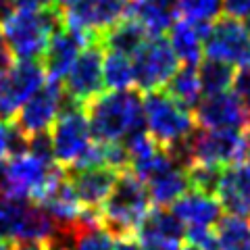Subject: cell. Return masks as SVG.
Wrapping results in <instances>:
<instances>
[{"mask_svg": "<svg viewBox=\"0 0 250 250\" xmlns=\"http://www.w3.org/2000/svg\"><path fill=\"white\" fill-rule=\"evenodd\" d=\"M13 65V54H11V48L6 44V38H4V31L0 27V71H4L6 67Z\"/></svg>", "mask_w": 250, "mask_h": 250, "instance_id": "36", "label": "cell"}, {"mask_svg": "<svg viewBox=\"0 0 250 250\" xmlns=\"http://www.w3.org/2000/svg\"><path fill=\"white\" fill-rule=\"evenodd\" d=\"M148 38H150L148 31L136 19L123 17L119 23H115L113 27H108L100 36V44L108 52H119V54L134 59V54L146 44Z\"/></svg>", "mask_w": 250, "mask_h": 250, "instance_id": "22", "label": "cell"}, {"mask_svg": "<svg viewBox=\"0 0 250 250\" xmlns=\"http://www.w3.org/2000/svg\"><path fill=\"white\" fill-rule=\"evenodd\" d=\"M27 140L23 138L11 121H0V165L9 159L11 154L25 150Z\"/></svg>", "mask_w": 250, "mask_h": 250, "instance_id": "30", "label": "cell"}, {"mask_svg": "<svg viewBox=\"0 0 250 250\" xmlns=\"http://www.w3.org/2000/svg\"><path fill=\"white\" fill-rule=\"evenodd\" d=\"M67 175L77 200L85 208H100L106 196L111 194L117 177H119V171H115L106 165H100V167L67 171Z\"/></svg>", "mask_w": 250, "mask_h": 250, "instance_id": "16", "label": "cell"}, {"mask_svg": "<svg viewBox=\"0 0 250 250\" xmlns=\"http://www.w3.org/2000/svg\"><path fill=\"white\" fill-rule=\"evenodd\" d=\"M210 25H200L188 19H175L169 29V44L177 61L188 67H198L205 57V38Z\"/></svg>", "mask_w": 250, "mask_h": 250, "instance_id": "19", "label": "cell"}, {"mask_svg": "<svg viewBox=\"0 0 250 250\" xmlns=\"http://www.w3.org/2000/svg\"><path fill=\"white\" fill-rule=\"evenodd\" d=\"M100 40V38H94L83 34L80 29L61 25L54 36L50 38L48 48H46L44 57H42V67L46 71V77L50 80H62L67 75L69 67L75 62V59L80 57V52L85 48L88 44Z\"/></svg>", "mask_w": 250, "mask_h": 250, "instance_id": "15", "label": "cell"}, {"mask_svg": "<svg viewBox=\"0 0 250 250\" xmlns=\"http://www.w3.org/2000/svg\"><path fill=\"white\" fill-rule=\"evenodd\" d=\"M148 210H150V196L144 182L129 169H125L119 173L111 194L100 207V223L111 236H136Z\"/></svg>", "mask_w": 250, "mask_h": 250, "instance_id": "2", "label": "cell"}, {"mask_svg": "<svg viewBox=\"0 0 250 250\" xmlns=\"http://www.w3.org/2000/svg\"><path fill=\"white\" fill-rule=\"evenodd\" d=\"M248 115H250V111H248Z\"/></svg>", "mask_w": 250, "mask_h": 250, "instance_id": "44", "label": "cell"}, {"mask_svg": "<svg viewBox=\"0 0 250 250\" xmlns=\"http://www.w3.org/2000/svg\"><path fill=\"white\" fill-rule=\"evenodd\" d=\"M198 77H200V88L205 96L229 92L233 77H236V67L215 59H205L198 65Z\"/></svg>", "mask_w": 250, "mask_h": 250, "instance_id": "24", "label": "cell"}, {"mask_svg": "<svg viewBox=\"0 0 250 250\" xmlns=\"http://www.w3.org/2000/svg\"><path fill=\"white\" fill-rule=\"evenodd\" d=\"M0 250H11V242H6L0 238Z\"/></svg>", "mask_w": 250, "mask_h": 250, "instance_id": "41", "label": "cell"}, {"mask_svg": "<svg viewBox=\"0 0 250 250\" xmlns=\"http://www.w3.org/2000/svg\"><path fill=\"white\" fill-rule=\"evenodd\" d=\"M207 59L228 62L238 69H250V31L242 21L223 17L210 23L205 38Z\"/></svg>", "mask_w": 250, "mask_h": 250, "instance_id": "12", "label": "cell"}, {"mask_svg": "<svg viewBox=\"0 0 250 250\" xmlns=\"http://www.w3.org/2000/svg\"><path fill=\"white\" fill-rule=\"evenodd\" d=\"M136 236L142 244H148V242H182L186 238V228L173 215V210L156 207L154 210H148V215L142 219Z\"/></svg>", "mask_w": 250, "mask_h": 250, "instance_id": "21", "label": "cell"}, {"mask_svg": "<svg viewBox=\"0 0 250 250\" xmlns=\"http://www.w3.org/2000/svg\"><path fill=\"white\" fill-rule=\"evenodd\" d=\"M223 13L231 19H250V0H223Z\"/></svg>", "mask_w": 250, "mask_h": 250, "instance_id": "32", "label": "cell"}, {"mask_svg": "<svg viewBox=\"0 0 250 250\" xmlns=\"http://www.w3.org/2000/svg\"><path fill=\"white\" fill-rule=\"evenodd\" d=\"M144 108V127L156 144L165 150L186 142L190 134L196 129L194 115L188 106L167 92H148L142 100Z\"/></svg>", "mask_w": 250, "mask_h": 250, "instance_id": "4", "label": "cell"}, {"mask_svg": "<svg viewBox=\"0 0 250 250\" xmlns=\"http://www.w3.org/2000/svg\"><path fill=\"white\" fill-rule=\"evenodd\" d=\"M242 163L250 167V129L244 131V150H242Z\"/></svg>", "mask_w": 250, "mask_h": 250, "instance_id": "39", "label": "cell"}, {"mask_svg": "<svg viewBox=\"0 0 250 250\" xmlns=\"http://www.w3.org/2000/svg\"><path fill=\"white\" fill-rule=\"evenodd\" d=\"M244 25L248 27V31H250V19H246V23H244Z\"/></svg>", "mask_w": 250, "mask_h": 250, "instance_id": "43", "label": "cell"}, {"mask_svg": "<svg viewBox=\"0 0 250 250\" xmlns=\"http://www.w3.org/2000/svg\"><path fill=\"white\" fill-rule=\"evenodd\" d=\"M219 250H250V219L228 215L215 225Z\"/></svg>", "mask_w": 250, "mask_h": 250, "instance_id": "23", "label": "cell"}, {"mask_svg": "<svg viewBox=\"0 0 250 250\" xmlns=\"http://www.w3.org/2000/svg\"><path fill=\"white\" fill-rule=\"evenodd\" d=\"M231 92L238 96V100L250 111V69H240L233 77Z\"/></svg>", "mask_w": 250, "mask_h": 250, "instance_id": "31", "label": "cell"}, {"mask_svg": "<svg viewBox=\"0 0 250 250\" xmlns=\"http://www.w3.org/2000/svg\"><path fill=\"white\" fill-rule=\"evenodd\" d=\"M92 140L100 144L123 142L131 131L144 127L142 98L131 90H113L98 94L85 104Z\"/></svg>", "mask_w": 250, "mask_h": 250, "instance_id": "1", "label": "cell"}, {"mask_svg": "<svg viewBox=\"0 0 250 250\" xmlns=\"http://www.w3.org/2000/svg\"><path fill=\"white\" fill-rule=\"evenodd\" d=\"M223 169L225 167L205 165V163H192V165L186 169L190 188H192V190H196V192H202V194L217 196V190H219V184H221Z\"/></svg>", "mask_w": 250, "mask_h": 250, "instance_id": "28", "label": "cell"}, {"mask_svg": "<svg viewBox=\"0 0 250 250\" xmlns=\"http://www.w3.org/2000/svg\"><path fill=\"white\" fill-rule=\"evenodd\" d=\"M173 215L184 223V228H215L217 221L221 219V202L217 196L202 192H186L182 198H177L173 205Z\"/></svg>", "mask_w": 250, "mask_h": 250, "instance_id": "18", "label": "cell"}, {"mask_svg": "<svg viewBox=\"0 0 250 250\" xmlns=\"http://www.w3.org/2000/svg\"><path fill=\"white\" fill-rule=\"evenodd\" d=\"M194 123L205 129H246L250 125L248 108L233 92L210 94L192 108Z\"/></svg>", "mask_w": 250, "mask_h": 250, "instance_id": "14", "label": "cell"}, {"mask_svg": "<svg viewBox=\"0 0 250 250\" xmlns=\"http://www.w3.org/2000/svg\"><path fill=\"white\" fill-rule=\"evenodd\" d=\"M192 163L215 167H231L242 163L244 131L242 129H194L188 138ZM190 163V165H192Z\"/></svg>", "mask_w": 250, "mask_h": 250, "instance_id": "10", "label": "cell"}, {"mask_svg": "<svg viewBox=\"0 0 250 250\" xmlns=\"http://www.w3.org/2000/svg\"><path fill=\"white\" fill-rule=\"evenodd\" d=\"M127 4L129 0H75L67 11L61 13L62 25L100 38L127 15Z\"/></svg>", "mask_w": 250, "mask_h": 250, "instance_id": "13", "label": "cell"}, {"mask_svg": "<svg viewBox=\"0 0 250 250\" xmlns=\"http://www.w3.org/2000/svg\"><path fill=\"white\" fill-rule=\"evenodd\" d=\"M73 2H75V0H54V6H57V9L62 13V11H67Z\"/></svg>", "mask_w": 250, "mask_h": 250, "instance_id": "40", "label": "cell"}, {"mask_svg": "<svg viewBox=\"0 0 250 250\" xmlns=\"http://www.w3.org/2000/svg\"><path fill=\"white\" fill-rule=\"evenodd\" d=\"M44 82L46 71L38 61H17L0 71V121H13Z\"/></svg>", "mask_w": 250, "mask_h": 250, "instance_id": "9", "label": "cell"}, {"mask_svg": "<svg viewBox=\"0 0 250 250\" xmlns=\"http://www.w3.org/2000/svg\"><path fill=\"white\" fill-rule=\"evenodd\" d=\"M13 11H42L54 6V0H9Z\"/></svg>", "mask_w": 250, "mask_h": 250, "instance_id": "34", "label": "cell"}, {"mask_svg": "<svg viewBox=\"0 0 250 250\" xmlns=\"http://www.w3.org/2000/svg\"><path fill=\"white\" fill-rule=\"evenodd\" d=\"M179 250H200V248H196V246H194V244H186L184 248H179Z\"/></svg>", "mask_w": 250, "mask_h": 250, "instance_id": "42", "label": "cell"}, {"mask_svg": "<svg viewBox=\"0 0 250 250\" xmlns=\"http://www.w3.org/2000/svg\"><path fill=\"white\" fill-rule=\"evenodd\" d=\"M104 88L111 90H129L136 83L134 75V59L119 52H108L104 59Z\"/></svg>", "mask_w": 250, "mask_h": 250, "instance_id": "26", "label": "cell"}, {"mask_svg": "<svg viewBox=\"0 0 250 250\" xmlns=\"http://www.w3.org/2000/svg\"><path fill=\"white\" fill-rule=\"evenodd\" d=\"M11 250H48V240H13Z\"/></svg>", "mask_w": 250, "mask_h": 250, "instance_id": "35", "label": "cell"}, {"mask_svg": "<svg viewBox=\"0 0 250 250\" xmlns=\"http://www.w3.org/2000/svg\"><path fill=\"white\" fill-rule=\"evenodd\" d=\"M179 69V61L167 38L152 36L134 54V75L136 85L142 92H156L165 88L169 80Z\"/></svg>", "mask_w": 250, "mask_h": 250, "instance_id": "11", "label": "cell"}, {"mask_svg": "<svg viewBox=\"0 0 250 250\" xmlns=\"http://www.w3.org/2000/svg\"><path fill=\"white\" fill-rule=\"evenodd\" d=\"M75 250H115L113 236L103 225L75 228Z\"/></svg>", "mask_w": 250, "mask_h": 250, "instance_id": "29", "label": "cell"}, {"mask_svg": "<svg viewBox=\"0 0 250 250\" xmlns=\"http://www.w3.org/2000/svg\"><path fill=\"white\" fill-rule=\"evenodd\" d=\"M62 25L57 6L42 11H15L2 23L11 54L19 61H40L54 31Z\"/></svg>", "mask_w": 250, "mask_h": 250, "instance_id": "3", "label": "cell"}, {"mask_svg": "<svg viewBox=\"0 0 250 250\" xmlns=\"http://www.w3.org/2000/svg\"><path fill=\"white\" fill-rule=\"evenodd\" d=\"M223 13V0H177V15L200 25H210Z\"/></svg>", "mask_w": 250, "mask_h": 250, "instance_id": "27", "label": "cell"}, {"mask_svg": "<svg viewBox=\"0 0 250 250\" xmlns=\"http://www.w3.org/2000/svg\"><path fill=\"white\" fill-rule=\"evenodd\" d=\"M104 48L100 40L88 44L80 52V57L75 59V62L69 67L67 75L62 77V90H65L67 100L71 103L85 106L103 94L104 88Z\"/></svg>", "mask_w": 250, "mask_h": 250, "instance_id": "7", "label": "cell"}, {"mask_svg": "<svg viewBox=\"0 0 250 250\" xmlns=\"http://www.w3.org/2000/svg\"><path fill=\"white\" fill-rule=\"evenodd\" d=\"M65 100L67 96L65 90H62V83L59 80H50L48 77L42 88L19 108V113L15 115L11 123L25 140L40 134H48V129L57 121Z\"/></svg>", "mask_w": 250, "mask_h": 250, "instance_id": "8", "label": "cell"}, {"mask_svg": "<svg viewBox=\"0 0 250 250\" xmlns=\"http://www.w3.org/2000/svg\"><path fill=\"white\" fill-rule=\"evenodd\" d=\"M50 144L54 163L62 169H71L92 146V131L85 115V106L65 100L57 121L50 127Z\"/></svg>", "mask_w": 250, "mask_h": 250, "instance_id": "5", "label": "cell"}, {"mask_svg": "<svg viewBox=\"0 0 250 250\" xmlns=\"http://www.w3.org/2000/svg\"><path fill=\"white\" fill-rule=\"evenodd\" d=\"M125 17L136 19L150 38L163 36L175 23L177 0H129Z\"/></svg>", "mask_w": 250, "mask_h": 250, "instance_id": "20", "label": "cell"}, {"mask_svg": "<svg viewBox=\"0 0 250 250\" xmlns=\"http://www.w3.org/2000/svg\"><path fill=\"white\" fill-rule=\"evenodd\" d=\"M115 250H142V246H140L138 240H134V236H125V238H117Z\"/></svg>", "mask_w": 250, "mask_h": 250, "instance_id": "37", "label": "cell"}, {"mask_svg": "<svg viewBox=\"0 0 250 250\" xmlns=\"http://www.w3.org/2000/svg\"><path fill=\"white\" fill-rule=\"evenodd\" d=\"M144 250H179V242H148Z\"/></svg>", "mask_w": 250, "mask_h": 250, "instance_id": "38", "label": "cell"}, {"mask_svg": "<svg viewBox=\"0 0 250 250\" xmlns=\"http://www.w3.org/2000/svg\"><path fill=\"white\" fill-rule=\"evenodd\" d=\"M217 200L228 210V215L250 219V167L244 163L225 167Z\"/></svg>", "mask_w": 250, "mask_h": 250, "instance_id": "17", "label": "cell"}, {"mask_svg": "<svg viewBox=\"0 0 250 250\" xmlns=\"http://www.w3.org/2000/svg\"><path fill=\"white\" fill-rule=\"evenodd\" d=\"M167 94H171L177 103H182L192 111L198 104V100L202 96L200 88V77H198V67H188L184 65L182 69H177L175 75L167 83Z\"/></svg>", "mask_w": 250, "mask_h": 250, "instance_id": "25", "label": "cell"}, {"mask_svg": "<svg viewBox=\"0 0 250 250\" xmlns=\"http://www.w3.org/2000/svg\"><path fill=\"white\" fill-rule=\"evenodd\" d=\"M48 250H75V233H73V229H59L48 240Z\"/></svg>", "mask_w": 250, "mask_h": 250, "instance_id": "33", "label": "cell"}, {"mask_svg": "<svg viewBox=\"0 0 250 250\" xmlns=\"http://www.w3.org/2000/svg\"><path fill=\"white\" fill-rule=\"evenodd\" d=\"M57 231V221L42 205L34 200L0 198V238L2 240H50Z\"/></svg>", "mask_w": 250, "mask_h": 250, "instance_id": "6", "label": "cell"}]
</instances>
